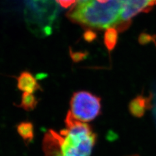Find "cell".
Returning a JSON list of instances; mask_svg holds the SVG:
<instances>
[{"instance_id": "obj_1", "label": "cell", "mask_w": 156, "mask_h": 156, "mask_svg": "<svg viewBox=\"0 0 156 156\" xmlns=\"http://www.w3.org/2000/svg\"><path fill=\"white\" fill-rule=\"evenodd\" d=\"M66 128L59 132L50 129L42 141L44 156H90L96 135L85 122L75 119L68 112Z\"/></svg>"}, {"instance_id": "obj_2", "label": "cell", "mask_w": 156, "mask_h": 156, "mask_svg": "<svg viewBox=\"0 0 156 156\" xmlns=\"http://www.w3.org/2000/svg\"><path fill=\"white\" fill-rule=\"evenodd\" d=\"M125 0H78L67 13L72 22L91 29L118 30Z\"/></svg>"}, {"instance_id": "obj_3", "label": "cell", "mask_w": 156, "mask_h": 156, "mask_svg": "<svg viewBox=\"0 0 156 156\" xmlns=\"http://www.w3.org/2000/svg\"><path fill=\"white\" fill-rule=\"evenodd\" d=\"M55 0H26L25 16L28 26L37 33L48 35L58 15Z\"/></svg>"}, {"instance_id": "obj_4", "label": "cell", "mask_w": 156, "mask_h": 156, "mask_svg": "<svg viewBox=\"0 0 156 156\" xmlns=\"http://www.w3.org/2000/svg\"><path fill=\"white\" fill-rule=\"evenodd\" d=\"M68 111L74 118L82 122H87L100 115L101 110V98L89 92L81 90L73 94Z\"/></svg>"}, {"instance_id": "obj_5", "label": "cell", "mask_w": 156, "mask_h": 156, "mask_svg": "<svg viewBox=\"0 0 156 156\" xmlns=\"http://www.w3.org/2000/svg\"><path fill=\"white\" fill-rule=\"evenodd\" d=\"M155 5L156 0H125L118 31L125 30L131 18L140 12H148Z\"/></svg>"}, {"instance_id": "obj_6", "label": "cell", "mask_w": 156, "mask_h": 156, "mask_svg": "<svg viewBox=\"0 0 156 156\" xmlns=\"http://www.w3.org/2000/svg\"><path fill=\"white\" fill-rule=\"evenodd\" d=\"M152 108V98L151 95L145 97L139 95L131 100L129 105L130 113L133 116L140 118L146 113V111Z\"/></svg>"}, {"instance_id": "obj_7", "label": "cell", "mask_w": 156, "mask_h": 156, "mask_svg": "<svg viewBox=\"0 0 156 156\" xmlns=\"http://www.w3.org/2000/svg\"><path fill=\"white\" fill-rule=\"evenodd\" d=\"M17 81L18 88L23 92L33 94V92L41 89L36 78L29 72H22L17 78Z\"/></svg>"}, {"instance_id": "obj_8", "label": "cell", "mask_w": 156, "mask_h": 156, "mask_svg": "<svg viewBox=\"0 0 156 156\" xmlns=\"http://www.w3.org/2000/svg\"><path fill=\"white\" fill-rule=\"evenodd\" d=\"M17 130L20 135L27 143H29L33 139L34 134L33 126L31 123L27 122H22L17 127Z\"/></svg>"}, {"instance_id": "obj_9", "label": "cell", "mask_w": 156, "mask_h": 156, "mask_svg": "<svg viewBox=\"0 0 156 156\" xmlns=\"http://www.w3.org/2000/svg\"><path fill=\"white\" fill-rule=\"evenodd\" d=\"M118 40V33L115 28L107 29L105 33L104 43L107 50L109 51L113 50L116 46Z\"/></svg>"}, {"instance_id": "obj_10", "label": "cell", "mask_w": 156, "mask_h": 156, "mask_svg": "<svg viewBox=\"0 0 156 156\" xmlns=\"http://www.w3.org/2000/svg\"><path fill=\"white\" fill-rule=\"evenodd\" d=\"M37 104V100L33 94L23 92L22 96L20 106L26 111H31L35 108Z\"/></svg>"}, {"instance_id": "obj_11", "label": "cell", "mask_w": 156, "mask_h": 156, "mask_svg": "<svg viewBox=\"0 0 156 156\" xmlns=\"http://www.w3.org/2000/svg\"><path fill=\"white\" fill-rule=\"evenodd\" d=\"M58 4L64 8H68L74 5L78 1V0H55Z\"/></svg>"}, {"instance_id": "obj_12", "label": "cell", "mask_w": 156, "mask_h": 156, "mask_svg": "<svg viewBox=\"0 0 156 156\" xmlns=\"http://www.w3.org/2000/svg\"><path fill=\"white\" fill-rule=\"evenodd\" d=\"M128 156H140V155H137V154H133V155H128Z\"/></svg>"}]
</instances>
